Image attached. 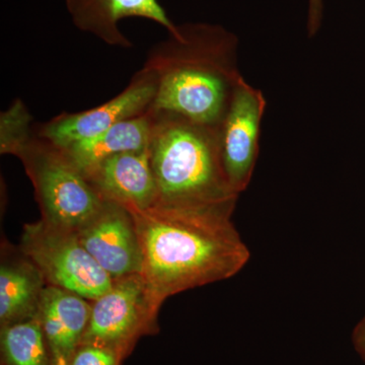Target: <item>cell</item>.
I'll return each instance as SVG.
<instances>
[{"label":"cell","mask_w":365,"mask_h":365,"mask_svg":"<svg viewBox=\"0 0 365 365\" xmlns=\"http://www.w3.org/2000/svg\"><path fill=\"white\" fill-rule=\"evenodd\" d=\"M125 207L135 222L141 277L158 307L180 292L234 277L250 260L232 213L158 205Z\"/></svg>","instance_id":"6da1fadb"},{"label":"cell","mask_w":365,"mask_h":365,"mask_svg":"<svg viewBox=\"0 0 365 365\" xmlns=\"http://www.w3.org/2000/svg\"><path fill=\"white\" fill-rule=\"evenodd\" d=\"M168 34L150 48L144 62L158 83L150 111L220 128L242 78L237 36L222 25L202 21L177 25Z\"/></svg>","instance_id":"7a4b0ae2"},{"label":"cell","mask_w":365,"mask_h":365,"mask_svg":"<svg viewBox=\"0 0 365 365\" xmlns=\"http://www.w3.org/2000/svg\"><path fill=\"white\" fill-rule=\"evenodd\" d=\"M151 114L148 150L157 184L155 205L234 212L240 195L223 168L218 128L179 115Z\"/></svg>","instance_id":"3957f363"},{"label":"cell","mask_w":365,"mask_h":365,"mask_svg":"<svg viewBox=\"0 0 365 365\" xmlns=\"http://www.w3.org/2000/svg\"><path fill=\"white\" fill-rule=\"evenodd\" d=\"M16 157L32 182L42 220L48 225L76 232L102 207L104 199L66 151L36 132Z\"/></svg>","instance_id":"277c9868"},{"label":"cell","mask_w":365,"mask_h":365,"mask_svg":"<svg viewBox=\"0 0 365 365\" xmlns=\"http://www.w3.org/2000/svg\"><path fill=\"white\" fill-rule=\"evenodd\" d=\"M160 309L140 274L114 280L107 292L91 302L90 321L81 345L111 350L124 361L141 338L158 333Z\"/></svg>","instance_id":"5b68a950"},{"label":"cell","mask_w":365,"mask_h":365,"mask_svg":"<svg viewBox=\"0 0 365 365\" xmlns=\"http://www.w3.org/2000/svg\"><path fill=\"white\" fill-rule=\"evenodd\" d=\"M19 249L40 269L47 285L93 300L111 288L113 280L79 242L76 232L44 220L24 227Z\"/></svg>","instance_id":"8992f818"},{"label":"cell","mask_w":365,"mask_h":365,"mask_svg":"<svg viewBox=\"0 0 365 365\" xmlns=\"http://www.w3.org/2000/svg\"><path fill=\"white\" fill-rule=\"evenodd\" d=\"M155 73L143 67L121 93L104 104L76 113H61L47 123L38 125L35 132L48 141L66 148L91 138L112 126L150 111L157 96Z\"/></svg>","instance_id":"52a82bcc"},{"label":"cell","mask_w":365,"mask_h":365,"mask_svg":"<svg viewBox=\"0 0 365 365\" xmlns=\"http://www.w3.org/2000/svg\"><path fill=\"white\" fill-rule=\"evenodd\" d=\"M266 106L263 93L242 76L218 128L223 168L230 186L239 195L248 188L258 160Z\"/></svg>","instance_id":"ba28073f"},{"label":"cell","mask_w":365,"mask_h":365,"mask_svg":"<svg viewBox=\"0 0 365 365\" xmlns=\"http://www.w3.org/2000/svg\"><path fill=\"white\" fill-rule=\"evenodd\" d=\"M79 242L113 280L140 274V244L130 211L104 200L97 215L76 232Z\"/></svg>","instance_id":"9c48e42d"},{"label":"cell","mask_w":365,"mask_h":365,"mask_svg":"<svg viewBox=\"0 0 365 365\" xmlns=\"http://www.w3.org/2000/svg\"><path fill=\"white\" fill-rule=\"evenodd\" d=\"M66 6L72 23L78 30L113 47H133L119 28L120 21L124 19L155 21L168 33L175 32L177 29L158 0H66Z\"/></svg>","instance_id":"30bf717a"},{"label":"cell","mask_w":365,"mask_h":365,"mask_svg":"<svg viewBox=\"0 0 365 365\" xmlns=\"http://www.w3.org/2000/svg\"><path fill=\"white\" fill-rule=\"evenodd\" d=\"M83 175L104 200L140 209L157 202V184L148 148L106 158Z\"/></svg>","instance_id":"8fae6325"},{"label":"cell","mask_w":365,"mask_h":365,"mask_svg":"<svg viewBox=\"0 0 365 365\" xmlns=\"http://www.w3.org/2000/svg\"><path fill=\"white\" fill-rule=\"evenodd\" d=\"M91 300L47 285L41 297L38 319L53 365H69L90 321Z\"/></svg>","instance_id":"7c38bea8"},{"label":"cell","mask_w":365,"mask_h":365,"mask_svg":"<svg viewBox=\"0 0 365 365\" xmlns=\"http://www.w3.org/2000/svg\"><path fill=\"white\" fill-rule=\"evenodd\" d=\"M0 328L35 318L47 287L40 269L20 249L2 245Z\"/></svg>","instance_id":"4fadbf2b"},{"label":"cell","mask_w":365,"mask_h":365,"mask_svg":"<svg viewBox=\"0 0 365 365\" xmlns=\"http://www.w3.org/2000/svg\"><path fill=\"white\" fill-rule=\"evenodd\" d=\"M153 116L150 111L120 122L111 128L66 148L67 157L83 174L91 168L119 153L150 148ZM59 148V146H58Z\"/></svg>","instance_id":"5bb4252c"},{"label":"cell","mask_w":365,"mask_h":365,"mask_svg":"<svg viewBox=\"0 0 365 365\" xmlns=\"http://www.w3.org/2000/svg\"><path fill=\"white\" fill-rule=\"evenodd\" d=\"M0 365H53L38 316L0 328Z\"/></svg>","instance_id":"9a60e30c"},{"label":"cell","mask_w":365,"mask_h":365,"mask_svg":"<svg viewBox=\"0 0 365 365\" xmlns=\"http://www.w3.org/2000/svg\"><path fill=\"white\" fill-rule=\"evenodd\" d=\"M32 115L20 98L0 115V153L16 157L21 146L30 140L35 129Z\"/></svg>","instance_id":"2e32d148"},{"label":"cell","mask_w":365,"mask_h":365,"mask_svg":"<svg viewBox=\"0 0 365 365\" xmlns=\"http://www.w3.org/2000/svg\"><path fill=\"white\" fill-rule=\"evenodd\" d=\"M116 353L93 345H81L69 365H122Z\"/></svg>","instance_id":"e0dca14e"},{"label":"cell","mask_w":365,"mask_h":365,"mask_svg":"<svg viewBox=\"0 0 365 365\" xmlns=\"http://www.w3.org/2000/svg\"><path fill=\"white\" fill-rule=\"evenodd\" d=\"M307 31L309 37H314L324 20V0H307Z\"/></svg>","instance_id":"ac0fdd59"},{"label":"cell","mask_w":365,"mask_h":365,"mask_svg":"<svg viewBox=\"0 0 365 365\" xmlns=\"http://www.w3.org/2000/svg\"><path fill=\"white\" fill-rule=\"evenodd\" d=\"M353 344L360 356L365 360V318L355 327L353 332Z\"/></svg>","instance_id":"d6986e66"}]
</instances>
